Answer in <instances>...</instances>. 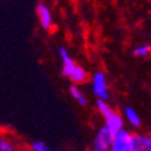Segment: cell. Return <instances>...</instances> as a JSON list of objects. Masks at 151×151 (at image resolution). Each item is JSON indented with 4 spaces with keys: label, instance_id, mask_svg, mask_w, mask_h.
Masks as SVG:
<instances>
[{
    "label": "cell",
    "instance_id": "obj_2",
    "mask_svg": "<svg viewBox=\"0 0 151 151\" xmlns=\"http://www.w3.org/2000/svg\"><path fill=\"white\" fill-rule=\"evenodd\" d=\"M97 106H98L101 114L105 117V127L108 128V131H109L113 136H114L117 132H120L121 129H124L123 117L120 116L117 112H114L110 106L106 105L105 101H101V99H99V101L97 102Z\"/></svg>",
    "mask_w": 151,
    "mask_h": 151
},
{
    "label": "cell",
    "instance_id": "obj_3",
    "mask_svg": "<svg viewBox=\"0 0 151 151\" xmlns=\"http://www.w3.org/2000/svg\"><path fill=\"white\" fill-rule=\"evenodd\" d=\"M109 151H135L134 135L127 129H121L113 136Z\"/></svg>",
    "mask_w": 151,
    "mask_h": 151
},
{
    "label": "cell",
    "instance_id": "obj_7",
    "mask_svg": "<svg viewBox=\"0 0 151 151\" xmlns=\"http://www.w3.org/2000/svg\"><path fill=\"white\" fill-rule=\"evenodd\" d=\"M135 151H151V139L147 135H134Z\"/></svg>",
    "mask_w": 151,
    "mask_h": 151
},
{
    "label": "cell",
    "instance_id": "obj_11",
    "mask_svg": "<svg viewBox=\"0 0 151 151\" xmlns=\"http://www.w3.org/2000/svg\"><path fill=\"white\" fill-rule=\"evenodd\" d=\"M0 151H15V147L10 140L0 137Z\"/></svg>",
    "mask_w": 151,
    "mask_h": 151
},
{
    "label": "cell",
    "instance_id": "obj_5",
    "mask_svg": "<svg viewBox=\"0 0 151 151\" xmlns=\"http://www.w3.org/2000/svg\"><path fill=\"white\" fill-rule=\"evenodd\" d=\"M112 140H113V135L108 131L106 127H102L101 129L98 131L97 136H95L94 147L99 151H109Z\"/></svg>",
    "mask_w": 151,
    "mask_h": 151
},
{
    "label": "cell",
    "instance_id": "obj_6",
    "mask_svg": "<svg viewBox=\"0 0 151 151\" xmlns=\"http://www.w3.org/2000/svg\"><path fill=\"white\" fill-rule=\"evenodd\" d=\"M37 14H38V18H40V22H41L42 27L49 29L50 26H52V15H50L49 8L46 7L45 4H38Z\"/></svg>",
    "mask_w": 151,
    "mask_h": 151
},
{
    "label": "cell",
    "instance_id": "obj_12",
    "mask_svg": "<svg viewBox=\"0 0 151 151\" xmlns=\"http://www.w3.org/2000/svg\"><path fill=\"white\" fill-rule=\"evenodd\" d=\"M32 151H52L44 142L41 140H35L32 143Z\"/></svg>",
    "mask_w": 151,
    "mask_h": 151
},
{
    "label": "cell",
    "instance_id": "obj_10",
    "mask_svg": "<svg viewBox=\"0 0 151 151\" xmlns=\"http://www.w3.org/2000/svg\"><path fill=\"white\" fill-rule=\"evenodd\" d=\"M150 45H142V46H137V48H135L134 49V56H140V57H144L147 56L148 53H150Z\"/></svg>",
    "mask_w": 151,
    "mask_h": 151
},
{
    "label": "cell",
    "instance_id": "obj_1",
    "mask_svg": "<svg viewBox=\"0 0 151 151\" xmlns=\"http://www.w3.org/2000/svg\"><path fill=\"white\" fill-rule=\"evenodd\" d=\"M60 52V57H61V61H63V74L65 76H68L72 82L75 83H82V82L86 81V78H87V74H86V71L83 70L82 67L76 65L75 61L70 57L68 52L65 50V48H60L59 49Z\"/></svg>",
    "mask_w": 151,
    "mask_h": 151
},
{
    "label": "cell",
    "instance_id": "obj_4",
    "mask_svg": "<svg viewBox=\"0 0 151 151\" xmlns=\"http://www.w3.org/2000/svg\"><path fill=\"white\" fill-rule=\"evenodd\" d=\"M93 91H94V94L97 95L101 101H105V99H108V97H109L105 75L102 74V72H99V71L95 72L94 76H93Z\"/></svg>",
    "mask_w": 151,
    "mask_h": 151
},
{
    "label": "cell",
    "instance_id": "obj_9",
    "mask_svg": "<svg viewBox=\"0 0 151 151\" xmlns=\"http://www.w3.org/2000/svg\"><path fill=\"white\" fill-rule=\"evenodd\" d=\"M70 93H71V95H72V98L76 99V101L79 102L82 106H86V105H87V99L84 98L83 93H82L81 90L76 87V86H71V87H70Z\"/></svg>",
    "mask_w": 151,
    "mask_h": 151
},
{
    "label": "cell",
    "instance_id": "obj_8",
    "mask_svg": "<svg viewBox=\"0 0 151 151\" xmlns=\"http://www.w3.org/2000/svg\"><path fill=\"white\" fill-rule=\"evenodd\" d=\"M124 114H125L127 120L129 121V124H131L132 127L137 128V127H140V125H142V120H140V117H139V114L136 113V110H134L132 108L127 106L125 109H124Z\"/></svg>",
    "mask_w": 151,
    "mask_h": 151
},
{
    "label": "cell",
    "instance_id": "obj_13",
    "mask_svg": "<svg viewBox=\"0 0 151 151\" xmlns=\"http://www.w3.org/2000/svg\"><path fill=\"white\" fill-rule=\"evenodd\" d=\"M90 151H99V150H97V148H95V147H93V148H91V150H90Z\"/></svg>",
    "mask_w": 151,
    "mask_h": 151
}]
</instances>
